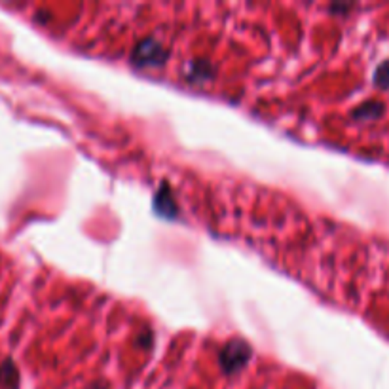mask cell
Returning <instances> with one entry per match:
<instances>
[{"mask_svg":"<svg viewBox=\"0 0 389 389\" xmlns=\"http://www.w3.org/2000/svg\"><path fill=\"white\" fill-rule=\"evenodd\" d=\"M167 60V52H165L162 44L154 40H145L137 46L135 53H133V61L137 65L148 67V65H162Z\"/></svg>","mask_w":389,"mask_h":389,"instance_id":"cell-2","label":"cell"},{"mask_svg":"<svg viewBox=\"0 0 389 389\" xmlns=\"http://www.w3.org/2000/svg\"><path fill=\"white\" fill-rule=\"evenodd\" d=\"M19 374L18 368L13 366L12 361H6L0 366V388L2 389H18Z\"/></svg>","mask_w":389,"mask_h":389,"instance_id":"cell-3","label":"cell"},{"mask_svg":"<svg viewBox=\"0 0 389 389\" xmlns=\"http://www.w3.org/2000/svg\"><path fill=\"white\" fill-rule=\"evenodd\" d=\"M89 389H108V388H106L105 383H95V385H91Z\"/></svg>","mask_w":389,"mask_h":389,"instance_id":"cell-4","label":"cell"},{"mask_svg":"<svg viewBox=\"0 0 389 389\" xmlns=\"http://www.w3.org/2000/svg\"><path fill=\"white\" fill-rule=\"evenodd\" d=\"M251 357V348H249L245 342H239V340H234L222 349L220 354V365L225 368L226 374H234L242 368L245 363Z\"/></svg>","mask_w":389,"mask_h":389,"instance_id":"cell-1","label":"cell"}]
</instances>
